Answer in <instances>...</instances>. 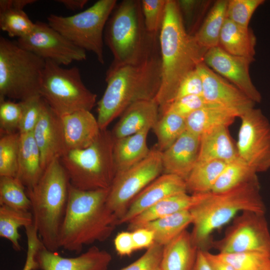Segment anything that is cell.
Here are the masks:
<instances>
[{"label": "cell", "mask_w": 270, "mask_h": 270, "mask_svg": "<svg viewBox=\"0 0 270 270\" xmlns=\"http://www.w3.org/2000/svg\"><path fill=\"white\" fill-rule=\"evenodd\" d=\"M158 38L161 82L154 100L161 109L173 101L182 80L204 62L206 51L186 30L176 0H167Z\"/></svg>", "instance_id": "1"}, {"label": "cell", "mask_w": 270, "mask_h": 270, "mask_svg": "<svg viewBox=\"0 0 270 270\" xmlns=\"http://www.w3.org/2000/svg\"><path fill=\"white\" fill-rule=\"evenodd\" d=\"M109 188L84 190L70 186L66 209L58 236V246L80 254L86 246L108 238L118 226L109 209Z\"/></svg>", "instance_id": "2"}, {"label": "cell", "mask_w": 270, "mask_h": 270, "mask_svg": "<svg viewBox=\"0 0 270 270\" xmlns=\"http://www.w3.org/2000/svg\"><path fill=\"white\" fill-rule=\"evenodd\" d=\"M156 50L142 62L108 69L104 94L98 102V122L107 129L115 118L131 104L154 100L161 82L160 55Z\"/></svg>", "instance_id": "3"}, {"label": "cell", "mask_w": 270, "mask_h": 270, "mask_svg": "<svg viewBox=\"0 0 270 270\" xmlns=\"http://www.w3.org/2000/svg\"><path fill=\"white\" fill-rule=\"evenodd\" d=\"M266 210L258 178L224 192H208L190 210L192 240L199 250H208L213 240L212 234L238 213L250 210L265 214Z\"/></svg>", "instance_id": "4"}, {"label": "cell", "mask_w": 270, "mask_h": 270, "mask_svg": "<svg viewBox=\"0 0 270 270\" xmlns=\"http://www.w3.org/2000/svg\"><path fill=\"white\" fill-rule=\"evenodd\" d=\"M70 182L60 158L46 168L38 182L26 190L31 212L44 246L58 252V236L66 209Z\"/></svg>", "instance_id": "5"}, {"label": "cell", "mask_w": 270, "mask_h": 270, "mask_svg": "<svg viewBox=\"0 0 270 270\" xmlns=\"http://www.w3.org/2000/svg\"><path fill=\"white\" fill-rule=\"evenodd\" d=\"M106 26L105 42L113 56L110 68L138 64L156 50L157 36L146 30L141 0L122 1L116 6Z\"/></svg>", "instance_id": "6"}, {"label": "cell", "mask_w": 270, "mask_h": 270, "mask_svg": "<svg viewBox=\"0 0 270 270\" xmlns=\"http://www.w3.org/2000/svg\"><path fill=\"white\" fill-rule=\"evenodd\" d=\"M114 144L112 132L106 129L88 148L66 152L60 160L70 185L84 190L109 188L116 173Z\"/></svg>", "instance_id": "7"}, {"label": "cell", "mask_w": 270, "mask_h": 270, "mask_svg": "<svg viewBox=\"0 0 270 270\" xmlns=\"http://www.w3.org/2000/svg\"><path fill=\"white\" fill-rule=\"evenodd\" d=\"M45 64L44 59L1 36L0 98L22 101L40 94Z\"/></svg>", "instance_id": "8"}, {"label": "cell", "mask_w": 270, "mask_h": 270, "mask_svg": "<svg viewBox=\"0 0 270 270\" xmlns=\"http://www.w3.org/2000/svg\"><path fill=\"white\" fill-rule=\"evenodd\" d=\"M45 60L40 94L50 108L60 116L81 110L90 111L96 94L85 86L78 68H65L51 60Z\"/></svg>", "instance_id": "9"}, {"label": "cell", "mask_w": 270, "mask_h": 270, "mask_svg": "<svg viewBox=\"0 0 270 270\" xmlns=\"http://www.w3.org/2000/svg\"><path fill=\"white\" fill-rule=\"evenodd\" d=\"M116 2L100 0L86 10L69 16L51 14L48 17V24L77 46L93 52L103 64V31Z\"/></svg>", "instance_id": "10"}, {"label": "cell", "mask_w": 270, "mask_h": 270, "mask_svg": "<svg viewBox=\"0 0 270 270\" xmlns=\"http://www.w3.org/2000/svg\"><path fill=\"white\" fill-rule=\"evenodd\" d=\"M162 172V152L156 148L138 163L116 174L109 188L106 204L118 221L136 196Z\"/></svg>", "instance_id": "11"}, {"label": "cell", "mask_w": 270, "mask_h": 270, "mask_svg": "<svg viewBox=\"0 0 270 270\" xmlns=\"http://www.w3.org/2000/svg\"><path fill=\"white\" fill-rule=\"evenodd\" d=\"M210 248L218 253L256 252L270 256V232L265 214L246 210L238 214L220 239Z\"/></svg>", "instance_id": "12"}, {"label": "cell", "mask_w": 270, "mask_h": 270, "mask_svg": "<svg viewBox=\"0 0 270 270\" xmlns=\"http://www.w3.org/2000/svg\"><path fill=\"white\" fill-rule=\"evenodd\" d=\"M241 120L236 148L238 157L256 172L270 168V122L259 108L244 112Z\"/></svg>", "instance_id": "13"}, {"label": "cell", "mask_w": 270, "mask_h": 270, "mask_svg": "<svg viewBox=\"0 0 270 270\" xmlns=\"http://www.w3.org/2000/svg\"><path fill=\"white\" fill-rule=\"evenodd\" d=\"M17 44L44 60L68 65L86 58V51L77 46L48 23L38 21L28 35L18 38Z\"/></svg>", "instance_id": "14"}, {"label": "cell", "mask_w": 270, "mask_h": 270, "mask_svg": "<svg viewBox=\"0 0 270 270\" xmlns=\"http://www.w3.org/2000/svg\"><path fill=\"white\" fill-rule=\"evenodd\" d=\"M254 60V58L232 55L219 46L208 50L204 58V62L209 68L237 87L256 104L260 103L262 97L250 74V66Z\"/></svg>", "instance_id": "15"}, {"label": "cell", "mask_w": 270, "mask_h": 270, "mask_svg": "<svg viewBox=\"0 0 270 270\" xmlns=\"http://www.w3.org/2000/svg\"><path fill=\"white\" fill-rule=\"evenodd\" d=\"M196 70L202 80V96L209 104L235 110L240 116L254 107V102L204 62L196 66Z\"/></svg>", "instance_id": "16"}, {"label": "cell", "mask_w": 270, "mask_h": 270, "mask_svg": "<svg viewBox=\"0 0 270 270\" xmlns=\"http://www.w3.org/2000/svg\"><path fill=\"white\" fill-rule=\"evenodd\" d=\"M32 134L40 150L44 170L53 160L60 158L66 152L61 118L44 100L41 114Z\"/></svg>", "instance_id": "17"}, {"label": "cell", "mask_w": 270, "mask_h": 270, "mask_svg": "<svg viewBox=\"0 0 270 270\" xmlns=\"http://www.w3.org/2000/svg\"><path fill=\"white\" fill-rule=\"evenodd\" d=\"M182 192H188L185 180L172 174L160 175L133 200L124 214L118 220V225L128 224L163 199Z\"/></svg>", "instance_id": "18"}, {"label": "cell", "mask_w": 270, "mask_h": 270, "mask_svg": "<svg viewBox=\"0 0 270 270\" xmlns=\"http://www.w3.org/2000/svg\"><path fill=\"white\" fill-rule=\"evenodd\" d=\"M36 258L40 270H107L112 260L108 252L96 246L74 258L63 257L43 246Z\"/></svg>", "instance_id": "19"}, {"label": "cell", "mask_w": 270, "mask_h": 270, "mask_svg": "<svg viewBox=\"0 0 270 270\" xmlns=\"http://www.w3.org/2000/svg\"><path fill=\"white\" fill-rule=\"evenodd\" d=\"M200 143V136L185 131L162 152L163 174H174L186 180L198 162Z\"/></svg>", "instance_id": "20"}, {"label": "cell", "mask_w": 270, "mask_h": 270, "mask_svg": "<svg viewBox=\"0 0 270 270\" xmlns=\"http://www.w3.org/2000/svg\"><path fill=\"white\" fill-rule=\"evenodd\" d=\"M60 118L66 152L88 148L96 140L100 132L97 119L90 110L76 111Z\"/></svg>", "instance_id": "21"}, {"label": "cell", "mask_w": 270, "mask_h": 270, "mask_svg": "<svg viewBox=\"0 0 270 270\" xmlns=\"http://www.w3.org/2000/svg\"><path fill=\"white\" fill-rule=\"evenodd\" d=\"M159 106L154 100L131 104L120 115L112 131L114 138L126 137L146 128L152 129L159 118Z\"/></svg>", "instance_id": "22"}, {"label": "cell", "mask_w": 270, "mask_h": 270, "mask_svg": "<svg viewBox=\"0 0 270 270\" xmlns=\"http://www.w3.org/2000/svg\"><path fill=\"white\" fill-rule=\"evenodd\" d=\"M207 194H189L182 192L167 197L132 219L128 223V230L131 232L156 219L180 212L190 210Z\"/></svg>", "instance_id": "23"}, {"label": "cell", "mask_w": 270, "mask_h": 270, "mask_svg": "<svg viewBox=\"0 0 270 270\" xmlns=\"http://www.w3.org/2000/svg\"><path fill=\"white\" fill-rule=\"evenodd\" d=\"M198 248L186 230L163 246L160 270H192Z\"/></svg>", "instance_id": "24"}, {"label": "cell", "mask_w": 270, "mask_h": 270, "mask_svg": "<svg viewBox=\"0 0 270 270\" xmlns=\"http://www.w3.org/2000/svg\"><path fill=\"white\" fill-rule=\"evenodd\" d=\"M238 157L228 126L216 128L200 136L198 162L218 160L227 164Z\"/></svg>", "instance_id": "25"}, {"label": "cell", "mask_w": 270, "mask_h": 270, "mask_svg": "<svg viewBox=\"0 0 270 270\" xmlns=\"http://www.w3.org/2000/svg\"><path fill=\"white\" fill-rule=\"evenodd\" d=\"M44 171L40 150L32 132L20 134L16 178L26 190L30 189L38 182Z\"/></svg>", "instance_id": "26"}, {"label": "cell", "mask_w": 270, "mask_h": 270, "mask_svg": "<svg viewBox=\"0 0 270 270\" xmlns=\"http://www.w3.org/2000/svg\"><path fill=\"white\" fill-rule=\"evenodd\" d=\"M150 130L146 128L135 134L114 139V158L116 173L130 168L148 156L150 151L147 145Z\"/></svg>", "instance_id": "27"}, {"label": "cell", "mask_w": 270, "mask_h": 270, "mask_svg": "<svg viewBox=\"0 0 270 270\" xmlns=\"http://www.w3.org/2000/svg\"><path fill=\"white\" fill-rule=\"evenodd\" d=\"M240 114L228 108L210 105L200 109L186 118V130L200 136L218 127H228Z\"/></svg>", "instance_id": "28"}, {"label": "cell", "mask_w": 270, "mask_h": 270, "mask_svg": "<svg viewBox=\"0 0 270 270\" xmlns=\"http://www.w3.org/2000/svg\"><path fill=\"white\" fill-rule=\"evenodd\" d=\"M256 44V36L250 28L226 19L221 31L219 46L232 55L254 59Z\"/></svg>", "instance_id": "29"}, {"label": "cell", "mask_w": 270, "mask_h": 270, "mask_svg": "<svg viewBox=\"0 0 270 270\" xmlns=\"http://www.w3.org/2000/svg\"><path fill=\"white\" fill-rule=\"evenodd\" d=\"M228 1L216 2L202 26L194 34L198 44L206 52L219 46L221 31L226 19Z\"/></svg>", "instance_id": "30"}, {"label": "cell", "mask_w": 270, "mask_h": 270, "mask_svg": "<svg viewBox=\"0 0 270 270\" xmlns=\"http://www.w3.org/2000/svg\"><path fill=\"white\" fill-rule=\"evenodd\" d=\"M192 222L190 211L184 210L152 220L139 228L151 230L154 234V242L164 246L186 230Z\"/></svg>", "instance_id": "31"}, {"label": "cell", "mask_w": 270, "mask_h": 270, "mask_svg": "<svg viewBox=\"0 0 270 270\" xmlns=\"http://www.w3.org/2000/svg\"><path fill=\"white\" fill-rule=\"evenodd\" d=\"M226 163L218 160L198 161L186 180L192 194L212 192Z\"/></svg>", "instance_id": "32"}, {"label": "cell", "mask_w": 270, "mask_h": 270, "mask_svg": "<svg viewBox=\"0 0 270 270\" xmlns=\"http://www.w3.org/2000/svg\"><path fill=\"white\" fill-rule=\"evenodd\" d=\"M33 224L31 211L18 210L5 206H0V236L9 240L16 251L21 250L19 228Z\"/></svg>", "instance_id": "33"}, {"label": "cell", "mask_w": 270, "mask_h": 270, "mask_svg": "<svg viewBox=\"0 0 270 270\" xmlns=\"http://www.w3.org/2000/svg\"><path fill=\"white\" fill-rule=\"evenodd\" d=\"M157 138V148L162 152L169 148L185 131L186 119L172 112L160 115L152 128Z\"/></svg>", "instance_id": "34"}, {"label": "cell", "mask_w": 270, "mask_h": 270, "mask_svg": "<svg viewBox=\"0 0 270 270\" xmlns=\"http://www.w3.org/2000/svg\"><path fill=\"white\" fill-rule=\"evenodd\" d=\"M256 172L239 157L227 163L212 192H220L258 178Z\"/></svg>", "instance_id": "35"}, {"label": "cell", "mask_w": 270, "mask_h": 270, "mask_svg": "<svg viewBox=\"0 0 270 270\" xmlns=\"http://www.w3.org/2000/svg\"><path fill=\"white\" fill-rule=\"evenodd\" d=\"M0 206L24 211L31 210L26 187L16 177L0 176Z\"/></svg>", "instance_id": "36"}, {"label": "cell", "mask_w": 270, "mask_h": 270, "mask_svg": "<svg viewBox=\"0 0 270 270\" xmlns=\"http://www.w3.org/2000/svg\"><path fill=\"white\" fill-rule=\"evenodd\" d=\"M20 138V134L18 132L1 135L0 176H16Z\"/></svg>", "instance_id": "37"}, {"label": "cell", "mask_w": 270, "mask_h": 270, "mask_svg": "<svg viewBox=\"0 0 270 270\" xmlns=\"http://www.w3.org/2000/svg\"><path fill=\"white\" fill-rule=\"evenodd\" d=\"M34 26L35 22L23 10L10 8L0 11V28L9 36L24 37L32 32Z\"/></svg>", "instance_id": "38"}, {"label": "cell", "mask_w": 270, "mask_h": 270, "mask_svg": "<svg viewBox=\"0 0 270 270\" xmlns=\"http://www.w3.org/2000/svg\"><path fill=\"white\" fill-rule=\"evenodd\" d=\"M236 270H270V256L256 252L217 254Z\"/></svg>", "instance_id": "39"}, {"label": "cell", "mask_w": 270, "mask_h": 270, "mask_svg": "<svg viewBox=\"0 0 270 270\" xmlns=\"http://www.w3.org/2000/svg\"><path fill=\"white\" fill-rule=\"evenodd\" d=\"M167 0H142L145 27L152 36L159 35L165 15Z\"/></svg>", "instance_id": "40"}, {"label": "cell", "mask_w": 270, "mask_h": 270, "mask_svg": "<svg viewBox=\"0 0 270 270\" xmlns=\"http://www.w3.org/2000/svg\"><path fill=\"white\" fill-rule=\"evenodd\" d=\"M264 0H230L228 1L226 18L242 27L248 28L256 10Z\"/></svg>", "instance_id": "41"}, {"label": "cell", "mask_w": 270, "mask_h": 270, "mask_svg": "<svg viewBox=\"0 0 270 270\" xmlns=\"http://www.w3.org/2000/svg\"><path fill=\"white\" fill-rule=\"evenodd\" d=\"M20 102L22 111L18 132L20 134L32 132L40 118L44 100L38 94Z\"/></svg>", "instance_id": "42"}, {"label": "cell", "mask_w": 270, "mask_h": 270, "mask_svg": "<svg viewBox=\"0 0 270 270\" xmlns=\"http://www.w3.org/2000/svg\"><path fill=\"white\" fill-rule=\"evenodd\" d=\"M22 104L6 98H0V132L1 135L18 132L22 116Z\"/></svg>", "instance_id": "43"}, {"label": "cell", "mask_w": 270, "mask_h": 270, "mask_svg": "<svg viewBox=\"0 0 270 270\" xmlns=\"http://www.w3.org/2000/svg\"><path fill=\"white\" fill-rule=\"evenodd\" d=\"M210 105L213 104L208 102L202 96L191 95L174 100L159 111L160 114L172 112L186 119L194 112Z\"/></svg>", "instance_id": "44"}, {"label": "cell", "mask_w": 270, "mask_h": 270, "mask_svg": "<svg viewBox=\"0 0 270 270\" xmlns=\"http://www.w3.org/2000/svg\"><path fill=\"white\" fill-rule=\"evenodd\" d=\"M163 246L154 242L136 261L120 270H160Z\"/></svg>", "instance_id": "45"}, {"label": "cell", "mask_w": 270, "mask_h": 270, "mask_svg": "<svg viewBox=\"0 0 270 270\" xmlns=\"http://www.w3.org/2000/svg\"><path fill=\"white\" fill-rule=\"evenodd\" d=\"M24 228L27 239V251L25 264L22 270H36L38 268L36 254L44 246L34 224Z\"/></svg>", "instance_id": "46"}, {"label": "cell", "mask_w": 270, "mask_h": 270, "mask_svg": "<svg viewBox=\"0 0 270 270\" xmlns=\"http://www.w3.org/2000/svg\"><path fill=\"white\" fill-rule=\"evenodd\" d=\"M202 80L196 68L190 72L182 80L173 101L188 96H202Z\"/></svg>", "instance_id": "47"}, {"label": "cell", "mask_w": 270, "mask_h": 270, "mask_svg": "<svg viewBox=\"0 0 270 270\" xmlns=\"http://www.w3.org/2000/svg\"><path fill=\"white\" fill-rule=\"evenodd\" d=\"M114 246L119 255L131 254L135 250L132 232L124 231L118 233L114 239Z\"/></svg>", "instance_id": "48"}, {"label": "cell", "mask_w": 270, "mask_h": 270, "mask_svg": "<svg viewBox=\"0 0 270 270\" xmlns=\"http://www.w3.org/2000/svg\"><path fill=\"white\" fill-rule=\"evenodd\" d=\"M135 250L148 248L154 242V234L150 230L139 228L131 231Z\"/></svg>", "instance_id": "49"}, {"label": "cell", "mask_w": 270, "mask_h": 270, "mask_svg": "<svg viewBox=\"0 0 270 270\" xmlns=\"http://www.w3.org/2000/svg\"><path fill=\"white\" fill-rule=\"evenodd\" d=\"M206 259L212 270H236L228 263L222 260L217 254L204 250Z\"/></svg>", "instance_id": "50"}, {"label": "cell", "mask_w": 270, "mask_h": 270, "mask_svg": "<svg viewBox=\"0 0 270 270\" xmlns=\"http://www.w3.org/2000/svg\"><path fill=\"white\" fill-rule=\"evenodd\" d=\"M36 2L35 0H0V11L10 8L23 10L26 6Z\"/></svg>", "instance_id": "51"}, {"label": "cell", "mask_w": 270, "mask_h": 270, "mask_svg": "<svg viewBox=\"0 0 270 270\" xmlns=\"http://www.w3.org/2000/svg\"><path fill=\"white\" fill-rule=\"evenodd\" d=\"M192 270H212L206 259L204 250H198Z\"/></svg>", "instance_id": "52"}, {"label": "cell", "mask_w": 270, "mask_h": 270, "mask_svg": "<svg viewBox=\"0 0 270 270\" xmlns=\"http://www.w3.org/2000/svg\"><path fill=\"white\" fill-rule=\"evenodd\" d=\"M58 3L62 4L67 9L74 11L84 8L88 2L87 0H57Z\"/></svg>", "instance_id": "53"}]
</instances>
